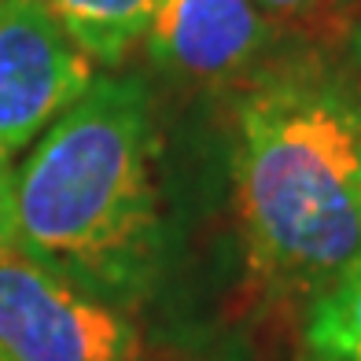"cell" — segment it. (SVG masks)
I'll return each instance as SVG.
<instances>
[{
    "instance_id": "6da1fadb",
    "label": "cell",
    "mask_w": 361,
    "mask_h": 361,
    "mask_svg": "<svg viewBox=\"0 0 361 361\" xmlns=\"http://www.w3.org/2000/svg\"><path fill=\"white\" fill-rule=\"evenodd\" d=\"M236 214L273 299L314 302L361 258V107L310 48L236 111Z\"/></svg>"
},
{
    "instance_id": "7a4b0ae2",
    "label": "cell",
    "mask_w": 361,
    "mask_h": 361,
    "mask_svg": "<svg viewBox=\"0 0 361 361\" xmlns=\"http://www.w3.org/2000/svg\"><path fill=\"white\" fill-rule=\"evenodd\" d=\"M11 247L118 310L147 295L162 214L140 78L92 81L11 170Z\"/></svg>"
},
{
    "instance_id": "3957f363",
    "label": "cell",
    "mask_w": 361,
    "mask_h": 361,
    "mask_svg": "<svg viewBox=\"0 0 361 361\" xmlns=\"http://www.w3.org/2000/svg\"><path fill=\"white\" fill-rule=\"evenodd\" d=\"M0 361H140L126 310L0 247Z\"/></svg>"
},
{
    "instance_id": "277c9868",
    "label": "cell",
    "mask_w": 361,
    "mask_h": 361,
    "mask_svg": "<svg viewBox=\"0 0 361 361\" xmlns=\"http://www.w3.org/2000/svg\"><path fill=\"white\" fill-rule=\"evenodd\" d=\"M92 85V59L41 0H0V159L30 147Z\"/></svg>"
},
{
    "instance_id": "5b68a950",
    "label": "cell",
    "mask_w": 361,
    "mask_h": 361,
    "mask_svg": "<svg viewBox=\"0 0 361 361\" xmlns=\"http://www.w3.org/2000/svg\"><path fill=\"white\" fill-rule=\"evenodd\" d=\"M281 37L258 0H162L147 30L152 59L195 85L258 81Z\"/></svg>"
},
{
    "instance_id": "8992f818",
    "label": "cell",
    "mask_w": 361,
    "mask_h": 361,
    "mask_svg": "<svg viewBox=\"0 0 361 361\" xmlns=\"http://www.w3.org/2000/svg\"><path fill=\"white\" fill-rule=\"evenodd\" d=\"M92 63H122L147 30L162 0H41Z\"/></svg>"
},
{
    "instance_id": "52a82bcc",
    "label": "cell",
    "mask_w": 361,
    "mask_h": 361,
    "mask_svg": "<svg viewBox=\"0 0 361 361\" xmlns=\"http://www.w3.org/2000/svg\"><path fill=\"white\" fill-rule=\"evenodd\" d=\"M306 350L328 361H361V258L310 302Z\"/></svg>"
},
{
    "instance_id": "ba28073f",
    "label": "cell",
    "mask_w": 361,
    "mask_h": 361,
    "mask_svg": "<svg viewBox=\"0 0 361 361\" xmlns=\"http://www.w3.org/2000/svg\"><path fill=\"white\" fill-rule=\"evenodd\" d=\"M284 37H299L310 52L328 56L357 0H258Z\"/></svg>"
},
{
    "instance_id": "9c48e42d",
    "label": "cell",
    "mask_w": 361,
    "mask_h": 361,
    "mask_svg": "<svg viewBox=\"0 0 361 361\" xmlns=\"http://www.w3.org/2000/svg\"><path fill=\"white\" fill-rule=\"evenodd\" d=\"M324 63L332 71V78L343 85V92L361 107V0L347 19V26H343L339 41L332 44V52L324 56Z\"/></svg>"
},
{
    "instance_id": "30bf717a",
    "label": "cell",
    "mask_w": 361,
    "mask_h": 361,
    "mask_svg": "<svg viewBox=\"0 0 361 361\" xmlns=\"http://www.w3.org/2000/svg\"><path fill=\"white\" fill-rule=\"evenodd\" d=\"M11 243V166L0 159V247Z\"/></svg>"
},
{
    "instance_id": "8fae6325",
    "label": "cell",
    "mask_w": 361,
    "mask_h": 361,
    "mask_svg": "<svg viewBox=\"0 0 361 361\" xmlns=\"http://www.w3.org/2000/svg\"><path fill=\"white\" fill-rule=\"evenodd\" d=\"M302 361H328V357H321V354H310V350H306V357H302Z\"/></svg>"
}]
</instances>
